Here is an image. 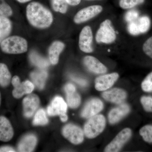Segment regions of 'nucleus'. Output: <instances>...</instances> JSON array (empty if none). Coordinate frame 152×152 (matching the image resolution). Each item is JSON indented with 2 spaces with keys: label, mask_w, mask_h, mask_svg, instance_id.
Returning <instances> with one entry per match:
<instances>
[{
  "label": "nucleus",
  "mask_w": 152,
  "mask_h": 152,
  "mask_svg": "<svg viewBox=\"0 0 152 152\" xmlns=\"http://www.w3.org/2000/svg\"><path fill=\"white\" fill-rule=\"evenodd\" d=\"M28 20L32 26L38 28H48L53 22L50 11L37 2L30 3L26 7Z\"/></svg>",
  "instance_id": "1"
},
{
  "label": "nucleus",
  "mask_w": 152,
  "mask_h": 152,
  "mask_svg": "<svg viewBox=\"0 0 152 152\" xmlns=\"http://www.w3.org/2000/svg\"><path fill=\"white\" fill-rule=\"evenodd\" d=\"M0 45L3 52L11 54L23 53L26 51L28 49L26 40L18 36L7 37Z\"/></svg>",
  "instance_id": "2"
},
{
  "label": "nucleus",
  "mask_w": 152,
  "mask_h": 152,
  "mask_svg": "<svg viewBox=\"0 0 152 152\" xmlns=\"http://www.w3.org/2000/svg\"><path fill=\"white\" fill-rule=\"evenodd\" d=\"M106 120L103 115H96L89 118L84 127V133L89 139L94 138L103 131Z\"/></svg>",
  "instance_id": "3"
},
{
  "label": "nucleus",
  "mask_w": 152,
  "mask_h": 152,
  "mask_svg": "<svg viewBox=\"0 0 152 152\" xmlns=\"http://www.w3.org/2000/svg\"><path fill=\"white\" fill-rule=\"evenodd\" d=\"M115 31L110 20H106L101 23L96 36V40L99 43L111 44L115 40Z\"/></svg>",
  "instance_id": "4"
},
{
  "label": "nucleus",
  "mask_w": 152,
  "mask_h": 152,
  "mask_svg": "<svg viewBox=\"0 0 152 152\" xmlns=\"http://www.w3.org/2000/svg\"><path fill=\"white\" fill-rule=\"evenodd\" d=\"M132 131L129 128L124 129L106 147L104 152H116L119 151L123 146L130 138Z\"/></svg>",
  "instance_id": "5"
},
{
  "label": "nucleus",
  "mask_w": 152,
  "mask_h": 152,
  "mask_svg": "<svg viewBox=\"0 0 152 152\" xmlns=\"http://www.w3.org/2000/svg\"><path fill=\"white\" fill-rule=\"evenodd\" d=\"M12 83L14 88L12 94L14 97L17 99H20L25 94H31L34 88V84L29 81L21 83L20 78L17 76H15L12 78Z\"/></svg>",
  "instance_id": "6"
},
{
  "label": "nucleus",
  "mask_w": 152,
  "mask_h": 152,
  "mask_svg": "<svg viewBox=\"0 0 152 152\" xmlns=\"http://www.w3.org/2000/svg\"><path fill=\"white\" fill-rule=\"evenodd\" d=\"M63 136L72 143L78 145L84 140V132L76 125L69 124L66 125L62 130Z\"/></svg>",
  "instance_id": "7"
},
{
  "label": "nucleus",
  "mask_w": 152,
  "mask_h": 152,
  "mask_svg": "<svg viewBox=\"0 0 152 152\" xmlns=\"http://www.w3.org/2000/svg\"><path fill=\"white\" fill-rule=\"evenodd\" d=\"M151 21L149 18L147 16H143L129 23L128 30L131 34L138 35L148 31L149 29Z\"/></svg>",
  "instance_id": "8"
},
{
  "label": "nucleus",
  "mask_w": 152,
  "mask_h": 152,
  "mask_svg": "<svg viewBox=\"0 0 152 152\" xmlns=\"http://www.w3.org/2000/svg\"><path fill=\"white\" fill-rule=\"evenodd\" d=\"M102 6L94 5L89 6L79 11L74 17V22L77 24L82 23L89 20L102 11Z\"/></svg>",
  "instance_id": "9"
},
{
  "label": "nucleus",
  "mask_w": 152,
  "mask_h": 152,
  "mask_svg": "<svg viewBox=\"0 0 152 152\" xmlns=\"http://www.w3.org/2000/svg\"><path fill=\"white\" fill-rule=\"evenodd\" d=\"M93 34L89 26L85 27L81 31L79 37V45L82 51L91 53L93 51L92 48Z\"/></svg>",
  "instance_id": "10"
},
{
  "label": "nucleus",
  "mask_w": 152,
  "mask_h": 152,
  "mask_svg": "<svg viewBox=\"0 0 152 152\" xmlns=\"http://www.w3.org/2000/svg\"><path fill=\"white\" fill-rule=\"evenodd\" d=\"M103 108V103L100 100L96 98L92 99L86 104L81 115L83 118H89L97 115Z\"/></svg>",
  "instance_id": "11"
},
{
  "label": "nucleus",
  "mask_w": 152,
  "mask_h": 152,
  "mask_svg": "<svg viewBox=\"0 0 152 152\" xmlns=\"http://www.w3.org/2000/svg\"><path fill=\"white\" fill-rule=\"evenodd\" d=\"M40 101L37 95L30 94L23 102L24 115L26 118L31 117L39 107Z\"/></svg>",
  "instance_id": "12"
},
{
  "label": "nucleus",
  "mask_w": 152,
  "mask_h": 152,
  "mask_svg": "<svg viewBox=\"0 0 152 152\" xmlns=\"http://www.w3.org/2000/svg\"><path fill=\"white\" fill-rule=\"evenodd\" d=\"M119 75L117 73L99 76L95 81V88L99 91L108 89L114 85Z\"/></svg>",
  "instance_id": "13"
},
{
  "label": "nucleus",
  "mask_w": 152,
  "mask_h": 152,
  "mask_svg": "<svg viewBox=\"0 0 152 152\" xmlns=\"http://www.w3.org/2000/svg\"><path fill=\"white\" fill-rule=\"evenodd\" d=\"M67 105L63 98L56 97L47 109L49 116L61 115L66 114Z\"/></svg>",
  "instance_id": "14"
},
{
  "label": "nucleus",
  "mask_w": 152,
  "mask_h": 152,
  "mask_svg": "<svg viewBox=\"0 0 152 152\" xmlns=\"http://www.w3.org/2000/svg\"><path fill=\"white\" fill-rule=\"evenodd\" d=\"M14 130L11 123L6 117L0 116V141H10L14 136Z\"/></svg>",
  "instance_id": "15"
},
{
  "label": "nucleus",
  "mask_w": 152,
  "mask_h": 152,
  "mask_svg": "<svg viewBox=\"0 0 152 152\" xmlns=\"http://www.w3.org/2000/svg\"><path fill=\"white\" fill-rule=\"evenodd\" d=\"M102 97L106 101L116 104L124 102L127 97L126 93L119 88H113L104 92Z\"/></svg>",
  "instance_id": "16"
},
{
  "label": "nucleus",
  "mask_w": 152,
  "mask_h": 152,
  "mask_svg": "<svg viewBox=\"0 0 152 152\" xmlns=\"http://www.w3.org/2000/svg\"><path fill=\"white\" fill-rule=\"evenodd\" d=\"M83 62L88 69L94 73L102 74L107 72L105 66L95 57L87 56L84 58Z\"/></svg>",
  "instance_id": "17"
},
{
  "label": "nucleus",
  "mask_w": 152,
  "mask_h": 152,
  "mask_svg": "<svg viewBox=\"0 0 152 152\" xmlns=\"http://www.w3.org/2000/svg\"><path fill=\"white\" fill-rule=\"evenodd\" d=\"M129 111V107L127 104H121L119 107L112 109L109 113V122L112 124L118 123L126 116Z\"/></svg>",
  "instance_id": "18"
},
{
  "label": "nucleus",
  "mask_w": 152,
  "mask_h": 152,
  "mask_svg": "<svg viewBox=\"0 0 152 152\" xmlns=\"http://www.w3.org/2000/svg\"><path fill=\"white\" fill-rule=\"evenodd\" d=\"M68 105L72 108H76L80 105L81 98L76 91V88L72 84L69 83L65 87Z\"/></svg>",
  "instance_id": "19"
},
{
  "label": "nucleus",
  "mask_w": 152,
  "mask_h": 152,
  "mask_svg": "<svg viewBox=\"0 0 152 152\" xmlns=\"http://www.w3.org/2000/svg\"><path fill=\"white\" fill-rule=\"evenodd\" d=\"M37 139L33 134L25 136L21 140L18 145L19 152H30L33 151L37 145Z\"/></svg>",
  "instance_id": "20"
},
{
  "label": "nucleus",
  "mask_w": 152,
  "mask_h": 152,
  "mask_svg": "<svg viewBox=\"0 0 152 152\" xmlns=\"http://www.w3.org/2000/svg\"><path fill=\"white\" fill-rule=\"evenodd\" d=\"M64 47V44L59 41H56L52 44L49 50V57L52 64H58L60 54Z\"/></svg>",
  "instance_id": "21"
},
{
  "label": "nucleus",
  "mask_w": 152,
  "mask_h": 152,
  "mask_svg": "<svg viewBox=\"0 0 152 152\" xmlns=\"http://www.w3.org/2000/svg\"><path fill=\"white\" fill-rule=\"evenodd\" d=\"M12 28V23L7 17L0 15V44L8 37Z\"/></svg>",
  "instance_id": "22"
},
{
  "label": "nucleus",
  "mask_w": 152,
  "mask_h": 152,
  "mask_svg": "<svg viewBox=\"0 0 152 152\" xmlns=\"http://www.w3.org/2000/svg\"><path fill=\"white\" fill-rule=\"evenodd\" d=\"M47 77L48 73L46 71L43 69L34 71L31 74L33 82L40 89L43 88Z\"/></svg>",
  "instance_id": "23"
},
{
  "label": "nucleus",
  "mask_w": 152,
  "mask_h": 152,
  "mask_svg": "<svg viewBox=\"0 0 152 152\" xmlns=\"http://www.w3.org/2000/svg\"><path fill=\"white\" fill-rule=\"evenodd\" d=\"M29 58L31 62L33 64L41 69L47 68L50 65L48 60L34 51H33L30 53Z\"/></svg>",
  "instance_id": "24"
},
{
  "label": "nucleus",
  "mask_w": 152,
  "mask_h": 152,
  "mask_svg": "<svg viewBox=\"0 0 152 152\" xmlns=\"http://www.w3.org/2000/svg\"><path fill=\"white\" fill-rule=\"evenodd\" d=\"M12 76L7 66L0 63V86L2 87L8 86L11 81Z\"/></svg>",
  "instance_id": "25"
},
{
  "label": "nucleus",
  "mask_w": 152,
  "mask_h": 152,
  "mask_svg": "<svg viewBox=\"0 0 152 152\" xmlns=\"http://www.w3.org/2000/svg\"><path fill=\"white\" fill-rule=\"evenodd\" d=\"M48 122V120L47 118L46 114L44 110L40 109L36 113L34 119L33 120V125L34 126L38 125H45Z\"/></svg>",
  "instance_id": "26"
},
{
  "label": "nucleus",
  "mask_w": 152,
  "mask_h": 152,
  "mask_svg": "<svg viewBox=\"0 0 152 152\" xmlns=\"http://www.w3.org/2000/svg\"><path fill=\"white\" fill-rule=\"evenodd\" d=\"M51 3L53 8L56 12L62 14L66 12L68 4L66 0H51Z\"/></svg>",
  "instance_id": "27"
},
{
  "label": "nucleus",
  "mask_w": 152,
  "mask_h": 152,
  "mask_svg": "<svg viewBox=\"0 0 152 152\" xmlns=\"http://www.w3.org/2000/svg\"><path fill=\"white\" fill-rule=\"evenodd\" d=\"M140 134L145 141L152 143V126H144L140 130Z\"/></svg>",
  "instance_id": "28"
},
{
  "label": "nucleus",
  "mask_w": 152,
  "mask_h": 152,
  "mask_svg": "<svg viewBox=\"0 0 152 152\" xmlns=\"http://www.w3.org/2000/svg\"><path fill=\"white\" fill-rule=\"evenodd\" d=\"M145 0H120L119 5L123 9H131L144 2Z\"/></svg>",
  "instance_id": "29"
},
{
  "label": "nucleus",
  "mask_w": 152,
  "mask_h": 152,
  "mask_svg": "<svg viewBox=\"0 0 152 152\" xmlns=\"http://www.w3.org/2000/svg\"><path fill=\"white\" fill-rule=\"evenodd\" d=\"M13 11L10 6L6 2L5 0H0V15L6 17L11 16Z\"/></svg>",
  "instance_id": "30"
},
{
  "label": "nucleus",
  "mask_w": 152,
  "mask_h": 152,
  "mask_svg": "<svg viewBox=\"0 0 152 152\" xmlns=\"http://www.w3.org/2000/svg\"><path fill=\"white\" fill-rule=\"evenodd\" d=\"M142 88L145 92L152 91V72L149 74L142 83Z\"/></svg>",
  "instance_id": "31"
},
{
  "label": "nucleus",
  "mask_w": 152,
  "mask_h": 152,
  "mask_svg": "<svg viewBox=\"0 0 152 152\" xmlns=\"http://www.w3.org/2000/svg\"><path fill=\"white\" fill-rule=\"evenodd\" d=\"M141 102L145 110L152 112V98L143 96L141 99Z\"/></svg>",
  "instance_id": "32"
},
{
  "label": "nucleus",
  "mask_w": 152,
  "mask_h": 152,
  "mask_svg": "<svg viewBox=\"0 0 152 152\" xmlns=\"http://www.w3.org/2000/svg\"><path fill=\"white\" fill-rule=\"evenodd\" d=\"M139 16L138 12L135 10L128 11L125 15V19L128 23H130L138 18Z\"/></svg>",
  "instance_id": "33"
},
{
  "label": "nucleus",
  "mask_w": 152,
  "mask_h": 152,
  "mask_svg": "<svg viewBox=\"0 0 152 152\" xmlns=\"http://www.w3.org/2000/svg\"><path fill=\"white\" fill-rule=\"evenodd\" d=\"M143 50L146 54L152 58V37L145 42L143 46Z\"/></svg>",
  "instance_id": "34"
},
{
  "label": "nucleus",
  "mask_w": 152,
  "mask_h": 152,
  "mask_svg": "<svg viewBox=\"0 0 152 152\" xmlns=\"http://www.w3.org/2000/svg\"><path fill=\"white\" fill-rule=\"evenodd\" d=\"M71 78L74 81L76 82L80 86H86L88 84L87 81L83 80V79L75 77H71Z\"/></svg>",
  "instance_id": "35"
},
{
  "label": "nucleus",
  "mask_w": 152,
  "mask_h": 152,
  "mask_svg": "<svg viewBox=\"0 0 152 152\" xmlns=\"http://www.w3.org/2000/svg\"><path fill=\"white\" fill-rule=\"evenodd\" d=\"M15 152V151L12 147L8 146L1 147L0 148V152Z\"/></svg>",
  "instance_id": "36"
},
{
  "label": "nucleus",
  "mask_w": 152,
  "mask_h": 152,
  "mask_svg": "<svg viewBox=\"0 0 152 152\" xmlns=\"http://www.w3.org/2000/svg\"><path fill=\"white\" fill-rule=\"evenodd\" d=\"M81 0H66V2L71 6H77L80 3Z\"/></svg>",
  "instance_id": "37"
},
{
  "label": "nucleus",
  "mask_w": 152,
  "mask_h": 152,
  "mask_svg": "<svg viewBox=\"0 0 152 152\" xmlns=\"http://www.w3.org/2000/svg\"><path fill=\"white\" fill-rule=\"evenodd\" d=\"M60 116V118H61L62 121L65 122L66 121H67L68 116L66 114H64V115H61Z\"/></svg>",
  "instance_id": "38"
},
{
  "label": "nucleus",
  "mask_w": 152,
  "mask_h": 152,
  "mask_svg": "<svg viewBox=\"0 0 152 152\" xmlns=\"http://www.w3.org/2000/svg\"><path fill=\"white\" fill-rule=\"evenodd\" d=\"M17 1H18L20 3H24L29 1H31V0H17Z\"/></svg>",
  "instance_id": "39"
},
{
  "label": "nucleus",
  "mask_w": 152,
  "mask_h": 152,
  "mask_svg": "<svg viewBox=\"0 0 152 152\" xmlns=\"http://www.w3.org/2000/svg\"><path fill=\"white\" fill-rule=\"evenodd\" d=\"M1 92H0V106H1Z\"/></svg>",
  "instance_id": "40"
},
{
  "label": "nucleus",
  "mask_w": 152,
  "mask_h": 152,
  "mask_svg": "<svg viewBox=\"0 0 152 152\" xmlns=\"http://www.w3.org/2000/svg\"><path fill=\"white\" fill-rule=\"evenodd\" d=\"M89 1H90V0H89Z\"/></svg>",
  "instance_id": "41"
}]
</instances>
